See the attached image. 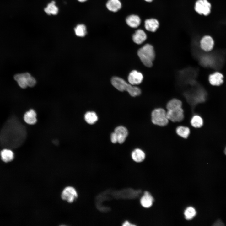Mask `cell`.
Wrapping results in <instances>:
<instances>
[{
    "instance_id": "obj_1",
    "label": "cell",
    "mask_w": 226,
    "mask_h": 226,
    "mask_svg": "<svg viewBox=\"0 0 226 226\" xmlns=\"http://www.w3.org/2000/svg\"><path fill=\"white\" fill-rule=\"evenodd\" d=\"M19 125L16 120L13 117L5 124L0 134V141L3 147L15 148L19 144Z\"/></svg>"
},
{
    "instance_id": "obj_2",
    "label": "cell",
    "mask_w": 226,
    "mask_h": 226,
    "mask_svg": "<svg viewBox=\"0 0 226 226\" xmlns=\"http://www.w3.org/2000/svg\"><path fill=\"white\" fill-rule=\"evenodd\" d=\"M112 85L121 91H127L132 97L138 96L141 94V89L138 87L128 84L122 78L114 77L111 80Z\"/></svg>"
},
{
    "instance_id": "obj_3",
    "label": "cell",
    "mask_w": 226,
    "mask_h": 226,
    "mask_svg": "<svg viewBox=\"0 0 226 226\" xmlns=\"http://www.w3.org/2000/svg\"><path fill=\"white\" fill-rule=\"evenodd\" d=\"M137 55L145 66L148 67L152 66L155 57V53L152 45L148 44L145 45L138 50Z\"/></svg>"
},
{
    "instance_id": "obj_4",
    "label": "cell",
    "mask_w": 226,
    "mask_h": 226,
    "mask_svg": "<svg viewBox=\"0 0 226 226\" xmlns=\"http://www.w3.org/2000/svg\"><path fill=\"white\" fill-rule=\"evenodd\" d=\"M151 121L155 125L160 126H166L169 120L166 117V111L162 108L154 109L151 114Z\"/></svg>"
},
{
    "instance_id": "obj_5",
    "label": "cell",
    "mask_w": 226,
    "mask_h": 226,
    "mask_svg": "<svg viewBox=\"0 0 226 226\" xmlns=\"http://www.w3.org/2000/svg\"><path fill=\"white\" fill-rule=\"evenodd\" d=\"M14 78L19 85L23 89L27 86L33 87L36 83L35 78L28 73L17 74L14 75Z\"/></svg>"
},
{
    "instance_id": "obj_6",
    "label": "cell",
    "mask_w": 226,
    "mask_h": 226,
    "mask_svg": "<svg viewBox=\"0 0 226 226\" xmlns=\"http://www.w3.org/2000/svg\"><path fill=\"white\" fill-rule=\"evenodd\" d=\"M195 10L198 14L207 16L211 12V5L207 0H197L195 5Z\"/></svg>"
},
{
    "instance_id": "obj_7",
    "label": "cell",
    "mask_w": 226,
    "mask_h": 226,
    "mask_svg": "<svg viewBox=\"0 0 226 226\" xmlns=\"http://www.w3.org/2000/svg\"><path fill=\"white\" fill-rule=\"evenodd\" d=\"M166 117L173 122H180L184 118V110L182 108L168 110L166 111Z\"/></svg>"
},
{
    "instance_id": "obj_8",
    "label": "cell",
    "mask_w": 226,
    "mask_h": 226,
    "mask_svg": "<svg viewBox=\"0 0 226 226\" xmlns=\"http://www.w3.org/2000/svg\"><path fill=\"white\" fill-rule=\"evenodd\" d=\"M78 193L75 189L68 186L65 188L61 194L62 199L69 203L73 202L78 197Z\"/></svg>"
},
{
    "instance_id": "obj_9",
    "label": "cell",
    "mask_w": 226,
    "mask_h": 226,
    "mask_svg": "<svg viewBox=\"0 0 226 226\" xmlns=\"http://www.w3.org/2000/svg\"><path fill=\"white\" fill-rule=\"evenodd\" d=\"M214 41L212 37L209 35H205L201 40L200 45L201 48L205 51L211 50L214 46Z\"/></svg>"
},
{
    "instance_id": "obj_10",
    "label": "cell",
    "mask_w": 226,
    "mask_h": 226,
    "mask_svg": "<svg viewBox=\"0 0 226 226\" xmlns=\"http://www.w3.org/2000/svg\"><path fill=\"white\" fill-rule=\"evenodd\" d=\"M143 79L142 73L136 70L132 71L129 74L128 81L132 85H137L140 84Z\"/></svg>"
},
{
    "instance_id": "obj_11",
    "label": "cell",
    "mask_w": 226,
    "mask_h": 226,
    "mask_svg": "<svg viewBox=\"0 0 226 226\" xmlns=\"http://www.w3.org/2000/svg\"><path fill=\"white\" fill-rule=\"evenodd\" d=\"M116 134L118 142L120 144L124 142L128 135L127 129L123 126L116 127L114 132Z\"/></svg>"
},
{
    "instance_id": "obj_12",
    "label": "cell",
    "mask_w": 226,
    "mask_h": 226,
    "mask_svg": "<svg viewBox=\"0 0 226 226\" xmlns=\"http://www.w3.org/2000/svg\"><path fill=\"white\" fill-rule=\"evenodd\" d=\"M153 201L154 199L150 193L146 191L140 199V202L143 207L148 208L152 206Z\"/></svg>"
},
{
    "instance_id": "obj_13",
    "label": "cell",
    "mask_w": 226,
    "mask_h": 226,
    "mask_svg": "<svg viewBox=\"0 0 226 226\" xmlns=\"http://www.w3.org/2000/svg\"><path fill=\"white\" fill-rule=\"evenodd\" d=\"M36 116L37 115L35 111L33 109H30L25 113L24 119L27 123L30 125H33L37 122Z\"/></svg>"
},
{
    "instance_id": "obj_14",
    "label": "cell",
    "mask_w": 226,
    "mask_h": 226,
    "mask_svg": "<svg viewBox=\"0 0 226 226\" xmlns=\"http://www.w3.org/2000/svg\"><path fill=\"white\" fill-rule=\"evenodd\" d=\"M223 75L220 73L216 72L211 74L209 77L210 84L213 85L219 86L223 82Z\"/></svg>"
},
{
    "instance_id": "obj_15",
    "label": "cell",
    "mask_w": 226,
    "mask_h": 226,
    "mask_svg": "<svg viewBox=\"0 0 226 226\" xmlns=\"http://www.w3.org/2000/svg\"><path fill=\"white\" fill-rule=\"evenodd\" d=\"M133 41L137 44H140L144 41L147 38V35L144 31L142 30H137L132 37Z\"/></svg>"
},
{
    "instance_id": "obj_16",
    "label": "cell",
    "mask_w": 226,
    "mask_h": 226,
    "mask_svg": "<svg viewBox=\"0 0 226 226\" xmlns=\"http://www.w3.org/2000/svg\"><path fill=\"white\" fill-rule=\"evenodd\" d=\"M158 21L154 19H146L145 21V29L149 31L154 32L155 31L159 26Z\"/></svg>"
},
{
    "instance_id": "obj_17",
    "label": "cell",
    "mask_w": 226,
    "mask_h": 226,
    "mask_svg": "<svg viewBox=\"0 0 226 226\" xmlns=\"http://www.w3.org/2000/svg\"><path fill=\"white\" fill-rule=\"evenodd\" d=\"M131 157L132 160L135 162L140 163L144 160L145 154L141 149L136 148L132 152Z\"/></svg>"
},
{
    "instance_id": "obj_18",
    "label": "cell",
    "mask_w": 226,
    "mask_h": 226,
    "mask_svg": "<svg viewBox=\"0 0 226 226\" xmlns=\"http://www.w3.org/2000/svg\"><path fill=\"white\" fill-rule=\"evenodd\" d=\"M126 22L127 25L130 27L135 28L140 25L141 19L137 15H132L126 18Z\"/></svg>"
},
{
    "instance_id": "obj_19",
    "label": "cell",
    "mask_w": 226,
    "mask_h": 226,
    "mask_svg": "<svg viewBox=\"0 0 226 226\" xmlns=\"http://www.w3.org/2000/svg\"><path fill=\"white\" fill-rule=\"evenodd\" d=\"M106 7L109 10L116 12L121 8V3L119 0H109L106 4Z\"/></svg>"
},
{
    "instance_id": "obj_20",
    "label": "cell",
    "mask_w": 226,
    "mask_h": 226,
    "mask_svg": "<svg viewBox=\"0 0 226 226\" xmlns=\"http://www.w3.org/2000/svg\"><path fill=\"white\" fill-rule=\"evenodd\" d=\"M0 155L2 160L5 162L12 161L14 158L13 152L8 149L5 148L2 150L1 152Z\"/></svg>"
},
{
    "instance_id": "obj_21",
    "label": "cell",
    "mask_w": 226,
    "mask_h": 226,
    "mask_svg": "<svg viewBox=\"0 0 226 226\" xmlns=\"http://www.w3.org/2000/svg\"><path fill=\"white\" fill-rule=\"evenodd\" d=\"M55 3H56L54 1H52L49 3L47 6L44 8V10L45 13L49 15L57 14L58 12V8Z\"/></svg>"
},
{
    "instance_id": "obj_22",
    "label": "cell",
    "mask_w": 226,
    "mask_h": 226,
    "mask_svg": "<svg viewBox=\"0 0 226 226\" xmlns=\"http://www.w3.org/2000/svg\"><path fill=\"white\" fill-rule=\"evenodd\" d=\"M176 132L178 136L184 138H187L190 132L188 127L181 126H179L176 128Z\"/></svg>"
},
{
    "instance_id": "obj_23",
    "label": "cell",
    "mask_w": 226,
    "mask_h": 226,
    "mask_svg": "<svg viewBox=\"0 0 226 226\" xmlns=\"http://www.w3.org/2000/svg\"><path fill=\"white\" fill-rule=\"evenodd\" d=\"M181 101L176 99H173L169 101L166 105V108L168 110L181 108Z\"/></svg>"
},
{
    "instance_id": "obj_24",
    "label": "cell",
    "mask_w": 226,
    "mask_h": 226,
    "mask_svg": "<svg viewBox=\"0 0 226 226\" xmlns=\"http://www.w3.org/2000/svg\"><path fill=\"white\" fill-rule=\"evenodd\" d=\"M84 119L88 123L93 124L97 121L98 117L95 112L93 111H88L85 113Z\"/></svg>"
},
{
    "instance_id": "obj_25",
    "label": "cell",
    "mask_w": 226,
    "mask_h": 226,
    "mask_svg": "<svg viewBox=\"0 0 226 226\" xmlns=\"http://www.w3.org/2000/svg\"><path fill=\"white\" fill-rule=\"evenodd\" d=\"M203 121L202 118L199 116H194L191 120L192 126L195 128H201L203 125Z\"/></svg>"
},
{
    "instance_id": "obj_26",
    "label": "cell",
    "mask_w": 226,
    "mask_h": 226,
    "mask_svg": "<svg viewBox=\"0 0 226 226\" xmlns=\"http://www.w3.org/2000/svg\"><path fill=\"white\" fill-rule=\"evenodd\" d=\"M74 30L76 35L79 37H84L87 33L86 27L83 24H78Z\"/></svg>"
},
{
    "instance_id": "obj_27",
    "label": "cell",
    "mask_w": 226,
    "mask_h": 226,
    "mask_svg": "<svg viewBox=\"0 0 226 226\" xmlns=\"http://www.w3.org/2000/svg\"><path fill=\"white\" fill-rule=\"evenodd\" d=\"M196 212L195 209L191 207H187L185 210L184 215L185 218L188 220H191L195 216Z\"/></svg>"
},
{
    "instance_id": "obj_28",
    "label": "cell",
    "mask_w": 226,
    "mask_h": 226,
    "mask_svg": "<svg viewBox=\"0 0 226 226\" xmlns=\"http://www.w3.org/2000/svg\"><path fill=\"white\" fill-rule=\"evenodd\" d=\"M110 139L113 143H116L118 142V139L116 134L114 132L111 134Z\"/></svg>"
},
{
    "instance_id": "obj_29",
    "label": "cell",
    "mask_w": 226,
    "mask_h": 226,
    "mask_svg": "<svg viewBox=\"0 0 226 226\" xmlns=\"http://www.w3.org/2000/svg\"><path fill=\"white\" fill-rule=\"evenodd\" d=\"M123 226H135L136 225L131 223L128 221H125L123 222L122 225Z\"/></svg>"
},
{
    "instance_id": "obj_30",
    "label": "cell",
    "mask_w": 226,
    "mask_h": 226,
    "mask_svg": "<svg viewBox=\"0 0 226 226\" xmlns=\"http://www.w3.org/2000/svg\"><path fill=\"white\" fill-rule=\"evenodd\" d=\"M78 1L81 2H83L86 1L87 0H77Z\"/></svg>"
},
{
    "instance_id": "obj_31",
    "label": "cell",
    "mask_w": 226,
    "mask_h": 226,
    "mask_svg": "<svg viewBox=\"0 0 226 226\" xmlns=\"http://www.w3.org/2000/svg\"><path fill=\"white\" fill-rule=\"evenodd\" d=\"M145 1L147 2H151L153 0H144Z\"/></svg>"
},
{
    "instance_id": "obj_32",
    "label": "cell",
    "mask_w": 226,
    "mask_h": 226,
    "mask_svg": "<svg viewBox=\"0 0 226 226\" xmlns=\"http://www.w3.org/2000/svg\"><path fill=\"white\" fill-rule=\"evenodd\" d=\"M224 153L225 154V155H226V147L225 148V149L224 150Z\"/></svg>"
}]
</instances>
